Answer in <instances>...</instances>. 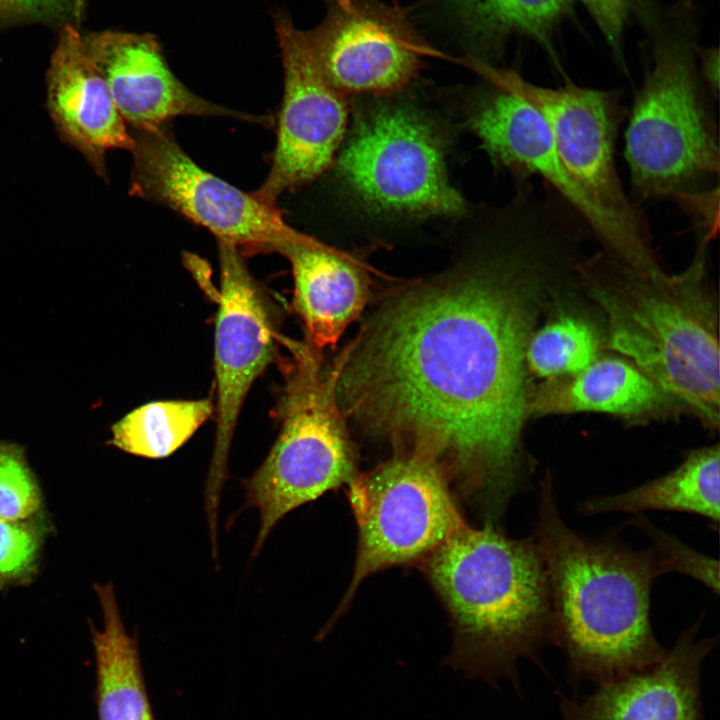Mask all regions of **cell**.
I'll list each match as a JSON object with an SVG mask.
<instances>
[{
	"instance_id": "obj_1",
	"label": "cell",
	"mask_w": 720,
	"mask_h": 720,
	"mask_svg": "<svg viewBox=\"0 0 720 720\" xmlns=\"http://www.w3.org/2000/svg\"><path fill=\"white\" fill-rule=\"evenodd\" d=\"M472 253L393 299L343 351V413L436 461L488 521L523 489L525 352L535 296L562 267L541 221L473 217Z\"/></svg>"
},
{
	"instance_id": "obj_2",
	"label": "cell",
	"mask_w": 720,
	"mask_h": 720,
	"mask_svg": "<svg viewBox=\"0 0 720 720\" xmlns=\"http://www.w3.org/2000/svg\"><path fill=\"white\" fill-rule=\"evenodd\" d=\"M534 537L550 586L555 646L568 682L596 686L659 660L664 648L650 621L654 581L669 573L655 549H633L616 533L592 538L563 520L547 474L540 483Z\"/></svg>"
},
{
	"instance_id": "obj_3",
	"label": "cell",
	"mask_w": 720,
	"mask_h": 720,
	"mask_svg": "<svg viewBox=\"0 0 720 720\" xmlns=\"http://www.w3.org/2000/svg\"><path fill=\"white\" fill-rule=\"evenodd\" d=\"M421 566L453 627L443 663L496 689L505 677L519 691L518 660L540 665V651L555 645L548 574L534 535L510 538L495 523L464 522Z\"/></svg>"
},
{
	"instance_id": "obj_4",
	"label": "cell",
	"mask_w": 720,
	"mask_h": 720,
	"mask_svg": "<svg viewBox=\"0 0 720 720\" xmlns=\"http://www.w3.org/2000/svg\"><path fill=\"white\" fill-rule=\"evenodd\" d=\"M709 241L702 234L692 262L678 274L642 273L606 253L579 263L577 271L605 316L609 347L717 428L718 314L706 281Z\"/></svg>"
},
{
	"instance_id": "obj_5",
	"label": "cell",
	"mask_w": 720,
	"mask_h": 720,
	"mask_svg": "<svg viewBox=\"0 0 720 720\" xmlns=\"http://www.w3.org/2000/svg\"><path fill=\"white\" fill-rule=\"evenodd\" d=\"M288 348L281 364L280 432L263 463L243 481L246 506L260 513L254 557L286 514L357 475L337 394L343 354L326 369L321 353L308 344L289 342Z\"/></svg>"
},
{
	"instance_id": "obj_6",
	"label": "cell",
	"mask_w": 720,
	"mask_h": 720,
	"mask_svg": "<svg viewBox=\"0 0 720 720\" xmlns=\"http://www.w3.org/2000/svg\"><path fill=\"white\" fill-rule=\"evenodd\" d=\"M397 94L376 96L355 114L334 161L342 182L383 218L466 215L467 202L449 179L440 123Z\"/></svg>"
},
{
	"instance_id": "obj_7",
	"label": "cell",
	"mask_w": 720,
	"mask_h": 720,
	"mask_svg": "<svg viewBox=\"0 0 720 720\" xmlns=\"http://www.w3.org/2000/svg\"><path fill=\"white\" fill-rule=\"evenodd\" d=\"M625 157L641 200L687 197L718 186L719 140L689 48L655 46L625 133Z\"/></svg>"
},
{
	"instance_id": "obj_8",
	"label": "cell",
	"mask_w": 720,
	"mask_h": 720,
	"mask_svg": "<svg viewBox=\"0 0 720 720\" xmlns=\"http://www.w3.org/2000/svg\"><path fill=\"white\" fill-rule=\"evenodd\" d=\"M461 64L532 105L545 119L557 152L574 181L608 221L616 261L642 273L663 270L650 244L647 223L619 179L615 143L623 109L616 91L581 87L569 79L547 88L512 69L463 58Z\"/></svg>"
},
{
	"instance_id": "obj_9",
	"label": "cell",
	"mask_w": 720,
	"mask_h": 720,
	"mask_svg": "<svg viewBox=\"0 0 720 720\" xmlns=\"http://www.w3.org/2000/svg\"><path fill=\"white\" fill-rule=\"evenodd\" d=\"M347 495L358 547L337 615L365 578L393 566L421 563L464 523L443 468L414 451L357 474Z\"/></svg>"
},
{
	"instance_id": "obj_10",
	"label": "cell",
	"mask_w": 720,
	"mask_h": 720,
	"mask_svg": "<svg viewBox=\"0 0 720 720\" xmlns=\"http://www.w3.org/2000/svg\"><path fill=\"white\" fill-rule=\"evenodd\" d=\"M129 193L161 204L205 227L241 254L278 252L306 234L260 201L207 172L180 147L168 124L136 130Z\"/></svg>"
},
{
	"instance_id": "obj_11",
	"label": "cell",
	"mask_w": 720,
	"mask_h": 720,
	"mask_svg": "<svg viewBox=\"0 0 720 720\" xmlns=\"http://www.w3.org/2000/svg\"><path fill=\"white\" fill-rule=\"evenodd\" d=\"M323 1V18L304 35L324 75L346 96L404 92L426 57H446L420 32L410 7L387 0Z\"/></svg>"
},
{
	"instance_id": "obj_12",
	"label": "cell",
	"mask_w": 720,
	"mask_h": 720,
	"mask_svg": "<svg viewBox=\"0 0 720 720\" xmlns=\"http://www.w3.org/2000/svg\"><path fill=\"white\" fill-rule=\"evenodd\" d=\"M220 291L215 325L216 433L205 500L208 522H217L227 477V458L243 402L272 361L277 315L268 295L248 271L242 254L217 241Z\"/></svg>"
},
{
	"instance_id": "obj_13",
	"label": "cell",
	"mask_w": 720,
	"mask_h": 720,
	"mask_svg": "<svg viewBox=\"0 0 720 720\" xmlns=\"http://www.w3.org/2000/svg\"><path fill=\"white\" fill-rule=\"evenodd\" d=\"M284 92L270 170L252 194L276 206L284 192L322 175L335 161L348 129V96L321 70L304 35L283 10L273 14Z\"/></svg>"
},
{
	"instance_id": "obj_14",
	"label": "cell",
	"mask_w": 720,
	"mask_h": 720,
	"mask_svg": "<svg viewBox=\"0 0 720 720\" xmlns=\"http://www.w3.org/2000/svg\"><path fill=\"white\" fill-rule=\"evenodd\" d=\"M480 79L468 89L463 120L490 160L509 171L519 185L532 175L543 178L581 216L606 253L615 257L617 243L611 226L567 171L543 116L506 88Z\"/></svg>"
},
{
	"instance_id": "obj_15",
	"label": "cell",
	"mask_w": 720,
	"mask_h": 720,
	"mask_svg": "<svg viewBox=\"0 0 720 720\" xmlns=\"http://www.w3.org/2000/svg\"><path fill=\"white\" fill-rule=\"evenodd\" d=\"M126 123L151 131L177 116L230 117L266 124L267 116L234 111L187 88L170 69L158 39L149 33L103 31L83 37Z\"/></svg>"
},
{
	"instance_id": "obj_16",
	"label": "cell",
	"mask_w": 720,
	"mask_h": 720,
	"mask_svg": "<svg viewBox=\"0 0 720 720\" xmlns=\"http://www.w3.org/2000/svg\"><path fill=\"white\" fill-rule=\"evenodd\" d=\"M702 619L651 665L597 685L583 697L559 692L564 720H705L701 667L718 637L697 638Z\"/></svg>"
},
{
	"instance_id": "obj_17",
	"label": "cell",
	"mask_w": 720,
	"mask_h": 720,
	"mask_svg": "<svg viewBox=\"0 0 720 720\" xmlns=\"http://www.w3.org/2000/svg\"><path fill=\"white\" fill-rule=\"evenodd\" d=\"M47 107L63 142L106 178L110 150L132 151L135 141L107 83L74 25L63 27L47 74Z\"/></svg>"
},
{
	"instance_id": "obj_18",
	"label": "cell",
	"mask_w": 720,
	"mask_h": 720,
	"mask_svg": "<svg viewBox=\"0 0 720 720\" xmlns=\"http://www.w3.org/2000/svg\"><path fill=\"white\" fill-rule=\"evenodd\" d=\"M572 0H417L412 18L428 40H443L460 53L495 65L508 39L523 35L550 48L551 35Z\"/></svg>"
},
{
	"instance_id": "obj_19",
	"label": "cell",
	"mask_w": 720,
	"mask_h": 720,
	"mask_svg": "<svg viewBox=\"0 0 720 720\" xmlns=\"http://www.w3.org/2000/svg\"><path fill=\"white\" fill-rule=\"evenodd\" d=\"M278 253L291 264L293 306L304 324L305 343L321 353L333 346L363 311L368 274L350 255L309 235L284 243Z\"/></svg>"
},
{
	"instance_id": "obj_20",
	"label": "cell",
	"mask_w": 720,
	"mask_h": 720,
	"mask_svg": "<svg viewBox=\"0 0 720 720\" xmlns=\"http://www.w3.org/2000/svg\"><path fill=\"white\" fill-rule=\"evenodd\" d=\"M672 401L632 362L606 357L547 379L528 396L527 416L599 412L632 418L656 414Z\"/></svg>"
},
{
	"instance_id": "obj_21",
	"label": "cell",
	"mask_w": 720,
	"mask_h": 720,
	"mask_svg": "<svg viewBox=\"0 0 720 720\" xmlns=\"http://www.w3.org/2000/svg\"><path fill=\"white\" fill-rule=\"evenodd\" d=\"M103 612L102 630L91 625L99 720H155L137 638L122 622L111 584L94 585Z\"/></svg>"
},
{
	"instance_id": "obj_22",
	"label": "cell",
	"mask_w": 720,
	"mask_h": 720,
	"mask_svg": "<svg viewBox=\"0 0 720 720\" xmlns=\"http://www.w3.org/2000/svg\"><path fill=\"white\" fill-rule=\"evenodd\" d=\"M719 445L690 451L669 473L614 495L591 497L580 504L585 515L649 510L686 512L719 522Z\"/></svg>"
},
{
	"instance_id": "obj_23",
	"label": "cell",
	"mask_w": 720,
	"mask_h": 720,
	"mask_svg": "<svg viewBox=\"0 0 720 720\" xmlns=\"http://www.w3.org/2000/svg\"><path fill=\"white\" fill-rule=\"evenodd\" d=\"M213 411L210 399L151 402L112 426L111 444L132 455L165 458L182 447Z\"/></svg>"
},
{
	"instance_id": "obj_24",
	"label": "cell",
	"mask_w": 720,
	"mask_h": 720,
	"mask_svg": "<svg viewBox=\"0 0 720 720\" xmlns=\"http://www.w3.org/2000/svg\"><path fill=\"white\" fill-rule=\"evenodd\" d=\"M599 340L592 326L577 317H558L529 337L526 367L543 378L575 374L597 359Z\"/></svg>"
},
{
	"instance_id": "obj_25",
	"label": "cell",
	"mask_w": 720,
	"mask_h": 720,
	"mask_svg": "<svg viewBox=\"0 0 720 720\" xmlns=\"http://www.w3.org/2000/svg\"><path fill=\"white\" fill-rule=\"evenodd\" d=\"M52 529L44 510L24 519H0V591L32 583Z\"/></svg>"
},
{
	"instance_id": "obj_26",
	"label": "cell",
	"mask_w": 720,
	"mask_h": 720,
	"mask_svg": "<svg viewBox=\"0 0 720 720\" xmlns=\"http://www.w3.org/2000/svg\"><path fill=\"white\" fill-rule=\"evenodd\" d=\"M42 510V490L24 449L0 441V519H24Z\"/></svg>"
},
{
	"instance_id": "obj_27",
	"label": "cell",
	"mask_w": 720,
	"mask_h": 720,
	"mask_svg": "<svg viewBox=\"0 0 720 720\" xmlns=\"http://www.w3.org/2000/svg\"><path fill=\"white\" fill-rule=\"evenodd\" d=\"M631 524L641 528L651 538V546L664 562L669 573L677 572L692 577L718 594L719 567L716 559L693 550L675 537L656 528L639 514Z\"/></svg>"
},
{
	"instance_id": "obj_28",
	"label": "cell",
	"mask_w": 720,
	"mask_h": 720,
	"mask_svg": "<svg viewBox=\"0 0 720 720\" xmlns=\"http://www.w3.org/2000/svg\"><path fill=\"white\" fill-rule=\"evenodd\" d=\"M84 9V0H0L1 15L60 21L66 25L79 22Z\"/></svg>"
},
{
	"instance_id": "obj_29",
	"label": "cell",
	"mask_w": 720,
	"mask_h": 720,
	"mask_svg": "<svg viewBox=\"0 0 720 720\" xmlns=\"http://www.w3.org/2000/svg\"><path fill=\"white\" fill-rule=\"evenodd\" d=\"M623 65L622 40L631 13L642 0H581Z\"/></svg>"
},
{
	"instance_id": "obj_30",
	"label": "cell",
	"mask_w": 720,
	"mask_h": 720,
	"mask_svg": "<svg viewBox=\"0 0 720 720\" xmlns=\"http://www.w3.org/2000/svg\"><path fill=\"white\" fill-rule=\"evenodd\" d=\"M701 71L711 94L716 97L719 91V53L717 48H709L701 52Z\"/></svg>"
}]
</instances>
